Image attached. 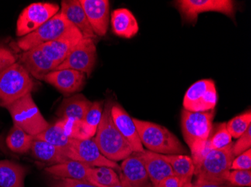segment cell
I'll use <instances>...</instances> for the list:
<instances>
[{
    "label": "cell",
    "mask_w": 251,
    "mask_h": 187,
    "mask_svg": "<svg viewBox=\"0 0 251 187\" xmlns=\"http://www.w3.org/2000/svg\"><path fill=\"white\" fill-rule=\"evenodd\" d=\"M5 109L9 112L14 125L19 126L33 137L50 125L34 102L31 93L20 98Z\"/></svg>",
    "instance_id": "obj_6"
},
{
    "label": "cell",
    "mask_w": 251,
    "mask_h": 187,
    "mask_svg": "<svg viewBox=\"0 0 251 187\" xmlns=\"http://www.w3.org/2000/svg\"><path fill=\"white\" fill-rule=\"evenodd\" d=\"M132 120L136 126L141 143L148 150L163 155H187V148L167 128L147 121L137 119Z\"/></svg>",
    "instance_id": "obj_3"
},
{
    "label": "cell",
    "mask_w": 251,
    "mask_h": 187,
    "mask_svg": "<svg viewBox=\"0 0 251 187\" xmlns=\"http://www.w3.org/2000/svg\"><path fill=\"white\" fill-rule=\"evenodd\" d=\"M34 138L41 139L49 144L53 145L55 147H58L64 152V154L68 157L73 139L68 137L65 134L64 131L58 124L55 123L54 125H49L47 129H45L44 131Z\"/></svg>",
    "instance_id": "obj_27"
},
{
    "label": "cell",
    "mask_w": 251,
    "mask_h": 187,
    "mask_svg": "<svg viewBox=\"0 0 251 187\" xmlns=\"http://www.w3.org/2000/svg\"><path fill=\"white\" fill-rule=\"evenodd\" d=\"M26 69L29 75L39 80H42L58 67V64L49 60L39 46L24 52L20 58V62Z\"/></svg>",
    "instance_id": "obj_18"
},
{
    "label": "cell",
    "mask_w": 251,
    "mask_h": 187,
    "mask_svg": "<svg viewBox=\"0 0 251 187\" xmlns=\"http://www.w3.org/2000/svg\"><path fill=\"white\" fill-rule=\"evenodd\" d=\"M92 184H94V186L97 187H126L125 185H124L123 183L121 182V184H118V185H114V186H102L100 185V184H95V183H93Z\"/></svg>",
    "instance_id": "obj_41"
},
{
    "label": "cell",
    "mask_w": 251,
    "mask_h": 187,
    "mask_svg": "<svg viewBox=\"0 0 251 187\" xmlns=\"http://www.w3.org/2000/svg\"><path fill=\"white\" fill-rule=\"evenodd\" d=\"M87 182L102 186H114L121 184L119 174L114 168L107 166H90L87 170Z\"/></svg>",
    "instance_id": "obj_30"
},
{
    "label": "cell",
    "mask_w": 251,
    "mask_h": 187,
    "mask_svg": "<svg viewBox=\"0 0 251 187\" xmlns=\"http://www.w3.org/2000/svg\"><path fill=\"white\" fill-rule=\"evenodd\" d=\"M33 136L23 130L19 126L13 125L6 138L8 148L16 154H26L30 151Z\"/></svg>",
    "instance_id": "obj_28"
},
{
    "label": "cell",
    "mask_w": 251,
    "mask_h": 187,
    "mask_svg": "<svg viewBox=\"0 0 251 187\" xmlns=\"http://www.w3.org/2000/svg\"><path fill=\"white\" fill-rule=\"evenodd\" d=\"M183 187H226L224 185H211V184H198L195 183L185 184Z\"/></svg>",
    "instance_id": "obj_40"
},
{
    "label": "cell",
    "mask_w": 251,
    "mask_h": 187,
    "mask_svg": "<svg viewBox=\"0 0 251 187\" xmlns=\"http://www.w3.org/2000/svg\"><path fill=\"white\" fill-rule=\"evenodd\" d=\"M60 12L78 29L84 39H97L79 0H63Z\"/></svg>",
    "instance_id": "obj_19"
},
{
    "label": "cell",
    "mask_w": 251,
    "mask_h": 187,
    "mask_svg": "<svg viewBox=\"0 0 251 187\" xmlns=\"http://www.w3.org/2000/svg\"><path fill=\"white\" fill-rule=\"evenodd\" d=\"M218 98L214 80H199L186 91L183 106L184 109L190 112H208L214 110Z\"/></svg>",
    "instance_id": "obj_10"
},
{
    "label": "cell",
    "mask_w": 251,
    "mask_h": 187,
    "mask_svg": "<svg viewBox=\"0 0 251 187\" xmlns=\"http://www.w3.org/2000/svg\"><path fill=\"white\" fill-rule=\"evenodd\" d=\"M42 80L53 85L65 96H70L84 88L86 74L73 69L56 70L45 75Z\"/></svg>",
    "instance_id": "obj_13"
},
{
    "label": "cell",
    "mask_w": 251,
    "mask_h": 187,
    "mask_svg": "<svg viewBox=\"0 0 251 187\" xmlns=\"http://www.w3.org/2000/svg\"><path fill=\"white\" fill-rule=\"evenodd\" d=\"M232 148V143L225 148L210 150L195 167V184L224 185L226 183L235 158Z\"/></svg>",
    "instance_id": "obj_4"
},
{
    "label": "cell",
    "mask_w": 251,
    "mask_h": 187,
    "mask_svg": "<svg viewBox=\"0 0 251 187\" xmlns=\"http://www.w3.org/2000/svg\"><path fill=\"white\" fill-rule=\"evenodd\" d=\"M251 147V125L248 130L238 138V140L233 144V154L235 157L242 154Z\"/></svg>",
    "instance_id": "obj_35"
},
{
    "label": "cell",
    "mask_w": 251,
    "mask_h": 187,
    "mask_svg": "<svg viewBox=\"0 0 251 187\" xmlns=\"http://www.w3.org/2000/svg\"><path fill=\"white\" fill-rule=\"evenodd\" d=\"M97 58V46L94 39L83 38L55 71L73 69L90 76L95 67Z\"/></svg>",
    "instance_id": "obj_11"
},
{
    "label": "cell",
    "mask_w": 251,
    "mask_h": 187,
    "mask_svg": "<svg viewBox=\"0 0 251 187\" xmlns=\"http://www.w3.org/2000/svg\"><path fill=\"white\" fill-rule=\"evenodd\" d=\"M111 23L113 33L123 39H132L139 31V22L132 11L127 8H118L113 11Z\"/></svg>",
    "instance_id": "obj_21"
},
{
    "label": "cell",
    "mask_w": 251,
    "mask_h": 187,
    "mask_svg": "<svg viewBox=\"0 0 251 187\" xmlns=\"http://www.w3.org/2000/svg\"><path fill=\"white\" fill-rule=\"evenodd\" d=\"M92 103L82 94H76L63 100L56 109V116L60 119L83 120Z\"/></svg>",
    "instance_id": "obj_22"
},
{
    "label": "cell",
    "mask_w": 251,
    "mask_h": 187,
    "mask_svg": "<svg viewBox=\"0 0 251 187\" xmlns=\"http://www.w3.org/2000/svg\"><path fill=\"white\" fill-rule=\"evenodd\" d=\"M120 166V181L126 187H153L142 160L135 152L123 160Z\"/></svg>",
    "instance_id": "obj_14"
},
{
    "label": "cell",
    "mask_w": 251,
    "mask_h": 187,
    "mask_svg": "<svg viewBox=\"0 0 251 187\" xmlns=\"http://www.w3.org/2000/svg\"><path fill=\"white\" fill-rule=\"evenodd\" d=\"M30 152L34 158L39 161L50 163L51 166L70 160L64 152L58 147L36 138H34L32 141Z\"/></svg>",
    "instance_id": "obj_25"
},
{
    "label": "cell",
    "mask_w": 251,
    "mask_h": 187,
    "mask_svg": "<svg viewBox=\"0 0 251 187\" xmlns=\"http://www.w3.org/2000/svg\"><path fill=\"white\" fill-rule=\"evenodd\" d=\"M90 166L76 160H68L45 168L48 174L56 178L87 181V170Z\"/></svg>",
    "instance_id": "obj_24"
},
{
    "label": "cell",
    "mask_w": 251,
    "mask_h": 187,
    "mask_svg": "<svg viewBox=\"0 0 251 187\" xmlns=\"http://www.w3.org/2000/svg\"><path fill=\"white\" fill-rule=\"evenodd\" d=\"M68 158L85 163L90 166H107L114 168L118 173L121 171V166L116 162L111 161L102 155L93 138L83 140L72 139Z\"/></svg>",
    "instance_id": "obj_12"
},
{
    "label": "cell",
    "mask_w": 251,
    "mask_h": 187,
    "mask_svg": "<svg viewBox=\"0 0 251 187\" xmlns=\"http://www.w3.org/2000/svg\"><path fill=\"white\" fill-rule=\"evenodd\" d=\"M17 62L16 57L9 49L0 46V74Z\"/></svg>",
    "instance_id": "obj_38"
},
{
    "label": "cell",
    "mask_w": 251,
    "mask_h": 187,
    "mask_svg": "<svg viewBox=\"0 0 251 187\" xmlns=\"http://www.w3.org/2000/svg\"><path fill=\"white\" fill-rule=\"evenodd\" d=\"M227 182L237 187L251 186V170H231L227 178Z\"/></svg>",
    "instance_id": "obj_34"
},
{
    "label": "cell",
    "mask_w": 251,
    "mask_h": 187,
    "mask_svg": "<svg viewBox=\"0 0 251 187\" xmlns=\"http://www.w3.org/2000/svg\"><path fill=\"white\" fill-rule=\"evenodd\" d=\"M36 84L19 62L8 67L0 74V106L6 108L35 89Z\"/></svg>",
    "instance_id": "obj_5"
},
{
    "label": "cell",
    "mask_w": 251,
    "mask_h": 187,
    "mask_svg": "<svg viewBox=\"0 0 251 187\" xmlns=\"http://www.w3.org/2000/svg\"><path fill=\"white\" fill-rule=\"evenodd\" d=\"M251 125V111L248 110L226 122L227 130L232 138L238 139Z\"/></svg>",
    "instance_id": "obj_32"
},
{
    "label": "cell",
    "mask_w": 251,
    "mask_h": 187,
    "mask_svg": "<svg viewBox=\"0 0 251 187\" xmlns=\"http://www.w3.org/2000/svg\"><path fill=\"white\" fill-rule=\"evenodd\" d=\"M75 28L76 27L59 11V13L36 30L20 39L17 42V45L23 51H27L43 43L60 39Z\"/></svg>",
    "instance_id": "obj_7"
},
{
    "label": "cell",
    "mask_w": 251,
    "mask_h": 187,
    "mask_svg": "<svg viewBox=\"0 0 251 187\" xmlns=\"http://www.w3.org/2000/svg\"><path fill=\"white\" fill-rule=\"evenodd\" d=\"M60 5L52 2H34L21 11L17 21L16 36L25 37L59 13Z\"/></svg>",
    "instance_id": "obj_8"
},
{
    "label": "cell",
    "mask_w": 251,
    "mask_h": 187,
    "mask_svg": "<svg viewBox=\"0 0 251 187\" xmlns=\"http://www.w3.org/2000/svg\"><path fill=\"white\" fill-rule=\"evenodd\" d=\"M56 123L61 126L65 134L68 137L73 139L83 140V139H92L97 133L83 120L64 119H60Z\"/></svg>",
    "instance_id": "obj_29"
},
{
    "label": "cell",
    "mask_w": 251,
    "mask_h": 187,
    "mask_svg": "<svg viewBox=\"0 0 251 187\" xmlns=\"http://www.w3.org/2000/svg\"><path fill=\"white\" fill-rule=\"evenodd\" d=\"M111 118L121 134L129 143L133 152H142L145 148L141 143L136 126L130 115L117 103H113L111 109Z\"/></svg>",
    "instance_id": "obj_17"
},
{
    "label": "cell",
    "mask_w": 251,
    "mask_h": 187,
    "mask_svg": "<svg viewBox=\"0 0 251 187\" xmlns=\"http://www.w3.org/2000/svg\"><path fill=\"white\" fill-rule=\"evenodd\" d=\"M104 101H94L84 116V121L92 130L97 132L103 112Z\"/></svg>",
    "instance_id": "obj_33"
},
{
    "label": "cell",
    "mask_w": 251,
    "mask_h": 187,
    "mask_svg": "<svg viewBox=\"0 0 251 187\" xmlns=\"http://www.w3.org/2000/svg\"><path fill=\"white\" fill-rule=\"evenodd\" d=\"M135 153L142 160L153 187L166 177L175 175L173 168L166 160L162 158L161 154L148 150Z\"/></svg>",
    "instance_id": "obj_20"
},
{
    "label": "cell",
    "mask_w": 251,
    "mask_h": 187,
    "mask_svg": "<svg viewBox=\"0 0 251 187\" xmlns=\"http://www.w3.org/2000/svg\"><path fill=\"white\" fill-rule=\"evenodd\" d=\"M232 143V136L227 130L226 123L213 125L206 147L208 150H221Z\"/></svg>",
    "instance_id": "obj_31"
},
{
    "label": "cell",
    "mask_w": 251,
    "mask_h": 187,
    "mask_svg": "<svg viewBox=\"0 0 251 187\" xmlns=\"http://www.w3.org/2000/svg\"><path fill=\"white\" fill-rule=\"evenodd\" d=\"M112 104L111 101L104 104L102 116L93 139L104 157L117 163L127 158L133 151L113 122L111 115Z\"/></svg>",
    "instance_id": "obj_2"
},
{
    "label": "cell",
    "mask_w": 251,
    "mask_h": 187,
    "mask_svg": "<svg viewBox=\"0 0 251 187\" xmlns=\"http://www.w3.org/2000/svg\"><path fill=\"white\" fill-rule=\"evenodd\" d=\"M214 113V109L208 112L182 110V133L191 151V158L195 167L209 152L206 145L212 129Z\"/></svg>",
    "instance_id": "obj_1"
},
{
    "label": "cell",
    "mask_w": 251,
    "mask_h": 187,
    "mask_svg": "<svg viewBox=\"0 0 251 187\" xmlns=\"http://www.w3.org/2000/svg\"><path fill=\"white\" fill-rule=\"evenodd\" d=\"M50 187H97L87 181L79 180L66 179V178H53L49 183Z\"/></svg>",
    "instance_id": "obj_36"
},
{
    "label": "cell",
    "mask_w": 251,
    "mask_h": 187,
    "mask_svg": "<svg viewBox=\"0 0 251 187\" xmlns=\"http://www.w3.org/2000/svg\"><path fill=\"white\" fill-rule=\"evenodd\" d=\"M231 165V170L251 169V149L235 157Z\"/></svg>",
    "instance_id": "obj_37"
},
{
    "label": "cell",
    "mask_w": 251,
    "mask_h": 187,
    "mask_svg": "<svg viewBox=\"0 0 251 187\" xmlns=\"http://www.w3.org/2000/svg\"><path fill=\"white\" fill-rule=\"evenodd\" d=\"M184 183L176 175H171L162 180L155 187H183Z\"/></svg>",
    "instance_id": "obj_39"
},
{
    "label": "cell",
    "mask_w": 251,
    "mask_h": 187,
    "mask_svg": "<svg viewBox=\"0 0 251 187\" xmlns=\"http://www.w3.org/2000/svg\"><path fill=\"white\" fill-rule=\"evenodd\" d=\"M161 157L171 166L175 175L181 180L184 185L192 183V178L195 171V166L191 157L185 154H161Z\"/></svg>",
    "instance_id": "obj_26"
},
{
    "label": "cell",
    "mask_w": 251,
    "mask_h": 187,
    "mask_svg": "<svg viewBox=\"0 0 251 187\" xmlns=\"http://www.w3.org/2000/svg\"><path fill=\"white\" fill-rule=\"evenodd\" d=\"M83 39L77 28L73 29L66 36L53 42H48L39 46L44 54L49 60L58 64L65 61L75 46Z\"/></svg>",
    "instance_id": "obj_16"
},
{
    "label": "cell",
    "mask_w": 251,
    "mask_h": 187,
    "mask_svg": "<svg viewBox=\"0 0 251 187\" xmlns=\"http://www.w3.org/2000/svg\"><path fill=\"white\" fill-rule=\"evenodd\" d=\"M27 167L11 160H0V187H25Z\"/></svg>",
    "instance_id": "obj_23"
},
{
    "label": "cell",
    "mask_w": 251,
    "mask_h": 187,
    "mask_svg": "<svg viewBox=\"0 0 251 187\" xmlns=\"http://www.w3.org/2000/svg\"><path fill=\"white\" fill-rule=\"evenodd\" d=\"M176 5L183 18L193 24L204 12H219L233 19L236 11L232 0H178Z\"/></svg>",
    "instance_id": "obj_9"
},
{
    "label": "cell",
    "mask_w": 251,
    "mask_h": 187,
    "mask_svg": "<svg viewBox=\"0 0 251 187\" xmlns=\"http://www.w3.org/2000/svg\"><path fill=\"white\" fill-rule=\"evenodd\" d=\"M96 36L106 35L109 23L110 2L108 0H79Z\"/></svg>",
    "instance_id": "obj_15"
}]
</instances>
